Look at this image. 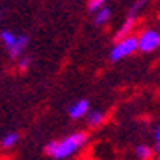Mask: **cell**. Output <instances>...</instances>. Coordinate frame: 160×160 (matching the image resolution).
Returning a JSON list of instances; mask_svg holds the SVG:
<instances>
[{
  "mask_svg": "<svg viewBox=\"0 0 160 160\" xmlns=\"http://www.w3.org/2000/svg\"><path fill=\"white\" fill-rule=\"evenodd\" d=\"M86 142H88V134L86 132H74L71 136L63 137L62 141L48 142L44 151H46L48 157H51L55 160H63V158L74 157Z\"/></svg>",
  "mask_w": 160,
  "mask_h": 160,
  "instance_id": "cell-1",
  "label": "cell"
},
{
  "mask_svg": "<svg viewBox=\"0 0 160 160\" xmlns=\"http://www.w3.org/2000/svg\"><path fill=\"white\" fill-rule=\"evenodd\" d=\"M137 51V37L136 35H127L123 39H118L116 44L113 46L111 53H109V60L111 62H120L123 58L130 57Z\"/></svg>",
  "mask_w": 160,
  "mask_h": 160,
  "instance_id": "cell-2",
  "label": "cell"
},
{
  "mask_svg": "<svg viewBox=\"0 0 160 160\" xmlns=\"http://www.w3.org/2000/svg\"><path fill=\"white\" fill-rule=\"evenodd\" d=\"M160 48V32L158 30H144L137 37V49L141 53H153Z\"/></svg>",
  "mask_w": 160,
  "mask_h": 160,
  "instance_id": "cell-3",
  "label": "cell"
},
{
  "mask_svg": "<svg viewBox=\"0 0 160 160\" xmlns=\"http://www.w3.org/2000/svg\"><path fill=\"white\" fill-rule=\"evenodd\" d=\"M88 109H90V102L86 99L78 100V102H74L71 108H69V116H71L72 120H79V118L86 116Z\"/></svg>",
  "mask_w": 160,
  "mask_h": 160,
  "instance_id": "cell-4",
  "label": "cell"
},
{
  "mask_svg": "<svg viewBox=\"0 0 160 160\" xmlns=\"http://www.w3.org/2000/svg\"><path fill=\"white\" fill-rule=\"evenodd\" d=\"M28 46V37L27 35H18V39H16V42L12 44V48H9V55L12 60H18L21 55H23L25 48Z\"/></svg>",
  "mask_w": 160,
  "mask_h": 160,
  "instance_id": "cell-5",
  "label": "cell"
},
{
  "mask_svg": "<svg viewBox=\"0 0 160 160\" xmlns=\"http://www.w3.org/2000/svg\"><path fill=\"white\" fill-rule=\"evenodd\" d=\"M136 18H137V16H130V14L127 16V19H125V23H123L122 27H120V30H118V32H116V35H114V37H116V41H118V39L127 37V35H130V33H132V30H134V27H136V21H137Z\"/></svg>",
  "mask_w": 160,
  "mask_h": 160,
  "instance_id": "cell-6",
  "label": "cell"
},
{
  "mask_svg": "<svg viewBox=\"0 0 160 160\" xmlns=\"http://www.w3.org/2000/svg\"><path fill=\"white\" fill-rule=\"evenodd\" d=\"M109 18H111V9H109L108 5H102V7H99V9L95 11L93 23L97 25V27H100V25H106V23H108Z\"/></svg>",
  "mask_w": 160,
  "mask_h": 160,
  "instance_id": "cell-7",
  "label": "cell"
},
{
  "mask_svg": "<svg viewBox=\"0 0 160 160\" xmlns=\"http://www.w3.org/2000/svg\"><path fill=\"white\" fill-rule=\"evenodd\" d=\"M102 122H104V114L100 113L99 109H92V111L88 109V113H86V123H88L90 127H93V128L100 127Z\"/></svg>",
  "mask_w": 160,
  "mask_h": 160,
  "instance_id": "cell-8",
  "label": "cell"
},
{
  "mask_svg": "<svg viewBox=\"0 0 160 160\" xmlns=\"http://www.w3.org/2000/svg\"><path fill=\"white\" fill-rule=\"evenodd\" d=\"M18 139H19L18 132H9V134H5V136L2 137L0 146H2L4 150H11V148H14V144L18 142Z\"/></svg>",
  "mask_w": 160,
  "mask_h": 160,
  "instance_id": "cell-9",
  "label": "cell"
},
{
  "mask_svg": "<svg viewBox=\"0 0 160 160\" xmlns=\"http://www.w3.org/2000/svg\"><path fill=\"white\" fill-rule=\"evenodd\" d=\"M16 39H18V35L12 32H9V30H2L0 32V41L4 42V46L9 49V48H12V44L16 42Z\"/></svg>",
  "mask_w": 160,
  "mask_h": 160,
  "instance_id": "cell-10",
  "label": "cell"
},
{
  "mask_svg": "<svg viewBox=\"0 0 160 160\" xmlns=\"http://www.w3.org/2000/svg\"><path fill=\"white\" fill-rule=\"evenodd\" d=\"M136 157H139L142 160H148L153 157V150L146 144H139V146H136Z\"/></svg>",
  "mask_w": 160,
  "mask_h": 160,
  "instance_id": "cell-11",
  "label": "cell"
},
{
  "mask_svg": "<svg viewBox=\"0 0 160 160\" xmlns=\"http://www.w3.org/2000/svg\"><path fill=\"white\" fill-rule=\"evenodd\" d=\"M150 0H136L134 4H132V7H130V11H128V14L130 16H137V12L139 11H142L146 7V4H148Z\"/></svg>",
  "mask_w": 160,
  "mask_h": 160,
  "instance_id": "cell-12",
  "label": "cell"
},
{
  "mask_svg": "<svg viewBox=\"0 0 160 160\" xmlns=\"http://www.w3.org/2000/svg\"><path fill=\"white\" fill-rule=\"evenodd\" d=\"M30 63H32V58H30V57H19V58H18L19 71H27V69L30 67Z\"/></svg>",
  "mask_w": 160,
  "mask_h": 160,
  "instance_id": "cell-13",
  "label": "cell"
},
{
  "mask_svg": "<svg viewBox=\"0 0 160 160\" xmlns=\"http://www.w3.org/2000/svg\"><path fill=\"white\" fill-rule=\"evenodd\" d=\"M106 2H108V0H90V2H88V9L92 11V12H95L99 7L106 5Z\"/></svg>",
  "mask_w": 160,
  "mask_h": 160,
  "instance_id": "cell-14",
  "label": "cell"
},
{
  "mask_svg": "<svg viewBox=\"0 0 160 160\" xmlns=\"http://www.w3.org/2000/svg\"><path fill=\"white\" fill-rule=\"evenodd\" d=\"M155 155L160 157V123H158V127L155 128Z\"/></svg>",
  "mask_w": 160,
  "mask_h": 160,
  "instance_id": "cell-15",
  "label": "cell"
},
{
  "mask_svg": "<svg viewBox=\"0 0 160 160\" xmlns=\"http://www.w3.org/2000/svg\"><path fill=\"white\" fill-rule=\"evenodd\" d=\"M158 32H160V25H158Z\"/></svg>",
  "mask_w": 160,
  "mask_h": 160,
  "instance_id": "cell-16",
  "label": "cell"
},
{
  "mask_svg": "<svg viewBox=\"0 0 160 160\" xmlns=\"http://www.w3.org/2000/svg\"><path fill=\"white\" fill-rule=\"evenodd\" d=\"M0 18H2V16H0Z\"/></svg>",
  "mask_w": 160,
  "mask_h": 160,
  "instance_id": "cell-17",
  "label": "cell"
}]
</instances>
